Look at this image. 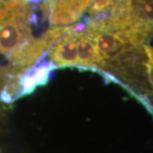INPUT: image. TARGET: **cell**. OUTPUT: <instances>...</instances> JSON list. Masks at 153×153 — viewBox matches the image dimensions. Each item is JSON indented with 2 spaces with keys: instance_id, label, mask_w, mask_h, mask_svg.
<instances>
[{
  "instance_id": "cell-2",
  "label": "cell",
  "mask_w": 153,
  "mask_h": 153,
  "mask_svg": "<svg viewBox=\"0 0 153 153\" xmlns=\"http://www.w3.org/2000/svg\"><path fill=\"white\" fill-rule=\"evenodd\" d=\"M76 31L65 34L59 44L50 53V56L59 66H77V50H76Z\"/></svg>"
},
{
  "instance_id": "cell-1",
  "label": "cell",
  "mask_w": 153,
  "mask_h": 153,
  "mask_svg": "<svg viewBox=\"0 0 153 153\" xmlns=\"http://www.w3.org/2000/svg\"><path fill=\"white\" fill-rule=\"evenodd\" d=\"M77 66H104L100 57L92 32L87 28L77 34Z\"/></svg>"
}]
</instances>
